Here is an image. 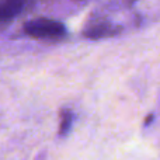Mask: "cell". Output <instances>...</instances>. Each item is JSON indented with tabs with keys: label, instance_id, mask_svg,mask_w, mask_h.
Listing matches in <instances>:
<instances>
[{
	"label": "cell",
	"instance_id": "6da1fadb",
	"mask_svg": "<svg viewBox=\"0 0 160 160\" xmlns=\"http://www.w3.org/2000/svg\"><path fill=\"white\" fill-rule=\"evenodd\" d=\"M24 32L35 39H61L66 35V27L61 21L39 17L25 22Z\"/></svg>",
	"mask_w": 160,
	"mask_h": 160
},
{
	"label": "cell",
	"instance_id": "7a4b0ae2",
	"mask_svg": "<svg viewBox=\"0 0 160 160\" xmlns=\"http://www.w3.org/2000/svg\"><path fill=\"white\" fill-rule=\"evenodd\" d=\"M121 32V27L110 22L108 20H93L87 22V25L83 30V35L88 39H101L115 37Z\"/></svg>",
	"mask_w": 160,
	"mask_h": 160
},
{
	"label": "cell",
	"instance_id": "3957f363",
	"mask_svg": "<svg viewBox=\"0 0 160 160\" xmlns=\"http://www.w3.org/2000/svg\"><path fill=\"white\" fill-rule=\"evenodd\" d=\"M31 0H0V24L14 20L30 6Z\"/></svg>",
	"mask_w": 160,
	"mask_h": 160
},
{
	"label": "cell",
	"instance_id": "277c9868",
	"mask_svg": "<svg viewBox=\"0 0 160 160\" xmlns=\"http://www.w3.org/2000/svg\"><path fill=\"white\" fill-rule=\"evenodd\" d=\"M61 117V122H59V135L61 136H66L69 133L70 128L73 124V112L68 108H63L59 114Z\"/></svg>",
	"mask_w": 160,
	"mask_h": 160
},
{
	"label": "cell",
	"instance_id": "5b68a950",
	"mask_svg": "<svg viewBox=\"0 0 160 160\" xmlns=\"http://www.w3.org/2000/svg\"><path fill=\"white\" fill-rule=\"evenodd\" d=\"M135 2H138V0H129V3H135Z\"/></svg>",
	"mask_w": 160,
	"mask_h": 160
},
{
	"label": "cell",
	"instance_id": "8992f818",
	"mask_svg": "<svg viewBox=\"0 0 160 160\" xmlns=\"http://www.w3.org/2000/svg\"><path fill=\"white\" fill-rule=\"evenodd\" d=\"M75 2H87V0H75Z\"/></svg>",
	"mask_w": 160,
	"mask_h": 160
}]
</instances>
